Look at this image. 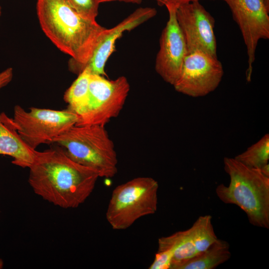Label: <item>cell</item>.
Here are the masks:
<instances>
[{
  "label": "cell",
  "mask_w": 269,
  "mask_h": 269,
  "mask_svg": "<svg viewBox=\"0 0 269 269\" xmlns=\"http://www.w3.org/2000/svg\"><path fill=\"white\" fill-rule=\"evenodd\" d=\"M28 169V182L33 192L64 209L83 204L100 177L96 170L73 161L59 146L36 150Z\"/></svg>",
  "instance_id": "cell-1"
},
{
  "label": "cell",
  "mask_w": 269,
  "mask_h": 269,
  "mask_svg": "<svg viewBox=\"0 0 269 269\" xmlns=\"http://www.w3.org/2000/svg\"><path fill=\"white\" fill-rule=\"evenodd\" d=\"M40 26L51 41L69 55L70 71L85 64L105 28L77 13L65 0H37Z\"/></svg>",
  "instance_id": "cell-2"
},
{
  "label": "cell",
  "mask_w": 269,
  "mask_h": 269,
  "mask_svg": "<svg viewBox=\"0 0 269 269\" xmlns=\"http://www.w3.org/2000/svg\"><path fill=\"white\" fill-rule=\"evenodd\" d=\"M230 177L228 186L222 183L215 192L225 204H235L246 214L252 225L269 228V177L259 169L249 167L235 158H224Z\"/></svg>",
  "instance_id": "cell-3"
},
{
  "label": "cell",
  "mask_w": 269,
  "mask_h": 269,
  "mask_svg": "<svg viewBox=\"0 0 269 269\" xmlns=\"http://www.w3.org/2000/svg\"><path fill=\"white\" fill-rule=\"evenodd\" d=\"M52 143L62 147L73 161L96 170L100 177L111 178L117 173L115 145L105 126L74 125Z\"/></svg>",
  "instance_id": "cell-4"
},
{
  "label": "cell",
  "mask_w": 269,
  "mask_h": 269,
  "mask_svg": "<svg viewBox=\"0 0 269 269\" xmlns=\"http://www.w3.org/2000/svg\"><path fill=\"white\" fill-rule=\"evenodd\" d=\"M158 183L149 177H138L113 191L106 219L116 230H125L139 218L154 214L157 208Z\"/></svg>",
  "instance_id": "cell-5"
},
{
  "label": "cell",
  "mask_w": 269,
  "mask_h": 269,
  "mask_svg": "<svg viewBox=\"0 0 269 269\" xmlns=\"http://www.w3.org/2000/svg\"><path fill=\"white\" fill-rule=\"evenodd\" d=\"M3 114V113H2ZM4 120L30 148L36 150L40 144H49L78 121L74 112L31 107L28 111L22 107H14L13 116L3 114Z\"/></svg>",
  "instance_id": "cell-6"
},
{
  "label": "cell",
  "mask_w": 269,
  "mask_h": 269,
  "mask_svg": "<svg viewBox=\"0 0 269 269\" xmlns=\"http://www.w3.org/2000/svg\"><path fill=\"white\" fill-rule=\"evenodd\" d=\"M130 90V84L125 76L109 80L101 75L91 74L88 97L76 113L78 121L75 125L105 126L119 115Z\"/></svg>",
  "instance_id": "cell-7"
},
{
  "label": "cell",
  "mask_w": 269,
  "mask_h": 269,
  "mask_svg": "<svg viewBox=\"0 0 269 269\" xmlns=\"http://www.w3.org/2000/svg\"><path fill=\"white\" fill-rule=\"evenodd\" d=\"M223 75V67L217 56L195 51L186 56L180 76L173 86L183 94L203 97L217 88Z\"/></svg>",
  "instance_id": "cell-8"
},
{
  "label": "cell",
  "mask_w": 269,
  "mask_h": 269,
  "mask_svg": "<svg viewBox=\"0 0 269 269\" xmlns=\"http://www.w3.org/2000/svg\"><path fill=\"white\" fill-rule=\"evenodd\" d=\"M228 5L247 48L246 78L251 81L256 51L261 39L269 38V12L261 0H222Z\"/></svg>",
  "instance_id": "cell-9"
},
{
  "label": "cell",
  "mask_w": 269,
  "mask_h": 269,
  "mask_svg": "<svg viewBox=\"0 0 269 269\" xmlns=\"http://www.w3.org/2000/svg\"><path fill=\"white\" fill-rule=\"evenodd\" d=\"M176 17L188 53L200 50L217 56L215 20L200 1L180 6L176 10Z\"/></svg>",
  "instance_id": "cell-10"
},
{
  "label": "cell",
  "mask_w": 269,
  "mask_h": 269,
  "mask_svg": "<svg viewBox=\"0 0 269 269\" xmlns=\"http://www.w3.org/2000/svg\"><path fill=\"white\" fill-rule=\"evenodd\" d=\"M156 13V9L153 7H139L116 26L110 29L105 28L99 36L88 60L71 72L78 75L84 69H87L91 74L106 76L105 67L109 58L115 50L117 39L125 31L135 28L154 17Z\"/></svg>",
  "instance_id": "cell-11"
},
{
  "label": "cell",
  "mask_w": 269,
  "mask_h": 269,
  "mask_svg": "<svg viewBox=\"0 0 269 269\" xmlns=\"http://www.w3.org/2000/svg\"><path fill=\"white\" fill-rule=\"evenodd\" d=\"M167 10L168 19L160 37L155 69L166 83L173 85L180 76L188 52L184 37L176 20V10Z\"/></svg>",
  "instance_id": "cell-12"
},
{
  "label": "cell",
  "mask_w": 269,
  "mask_h": 269,
  "mask_svg": "<svg viewBox=\"0 0 269 269\" xmlns=\"http://www.w3.org/2000/svg\"><path fill=\"white\" fill-rule=\"evenodd\" d=\"M36 150L28 147L0 114V154L13 158L12 163L28 168L34 161Z\"/></svg>",
  "instance_id": "cell-13"
},
{
  "label": "cell",
  "mask_w": 269,
  "mask_h": 269,
  "mask_svg": "<svg viewBox=\"0 0 269 269\" xmlns=\"http://www.w3.org/2000/svg\"><path fill=\"white\" fill-rule=\"evenodd\" d=\"M231 257L229 244L218 239L207 249L179 265L176 269H214Z\"/></svg>",
  "instance_id": "cell-14"
},
{
  "label": "cell",
  "mask_w": 269,
  "mask_h": 269,
  "mask_svg": "<svg viewBox=\"0 0 269 269\" xmlns=\"http://www.w3.org/2000/svg\"><path fill=\"white\" fill-rule=\"evenodd\" d=\"M158 250L172 249L173 255L170 269H176L182 264L197 255V253L188 230L178 231L158 239Z\"/></svg>",
  "instance_id": "cell-15"
},
{
  "label": "cell",
  "mask_w": 269,
  "mask_h": 269,
  "mask_svg": "<svg viewBox=\"0 0 269 269\" xmlns=\"http://www.w3.org/2000/svg\"><path fill=\"white\" fill-rule=\"evenodd\" d=\"M188 230L189 236L198 253L207 249L218 239L209 215L200 216Z\"/></svg>",
  "instance_id": "cell-16"
},
{
  "label": "cell",
  "mask_w": 269,
  "mask_h": 269,
  "mask_svg": "<svg viewBox=\"0 0 269 269\" xmlns=\"http://www.w3.org/2000/svg\"><path fill=\"white\" fill-rule=\"evenodd\" d=\"M91 73L84 69L65 91L63 99L68 109L76 113L86 103L89 95Z\"/></svg>",
  "instance_id": "cell-17"
},
{
  "label": "cell",
  "mask_w": 269,
  "mask_h": 269,
  "mask_svg": "<svg viewBox=\"0 0 269 269\" xmlns=\"http://www.w3.org/2000/svg\"><path fill=\"white\" fill-rule=\"evenodd\" d=\"M234 158L245 165L252 168L260 169L269 163V134H266L258 141Z\"/></svg>",
  "instance_id": "cell-18"
},
{
  "label": "cell",
  "mask_w": 269,
  "mask_h": 269,
  "mask_svg": "<svg viewBox=\"0 0 269 269\" xmlns=\"http://www.w3.org/2000/svg\"><path fill=\"white\" fill-rule=\"evenodd\" d=\"M69 5L82 16L96 20L100 4L99 0H65Z\"/></svg>",
  "instance_id": "cell-19"
},
{
  "label": "cell",
  "mask_w": 269,
  "mask_h": 269,
  "mask_svg": "<svg viewBox=\"0 0 269 269\" xmlns=\"http://www.w3.org/2000/svg\"><path fill=\"white\" fill-rule=\"evenodd\" d=\"M173 255L172 249L158 250L149 269H170Z\"/></svg>",
  "instance_id": "cell-20"
},
{
  "label": "cell",
  "mask_w": 269,
  "mask_h": 269,
  "mask_svg": "<svg viewBox=\"0 0 269 269\" xmlns=\"http://www.w3.org/2000/svg\"><path fill=\"white\" fill-rule=\"evenodd\" d=\"M160 6H164L167 9L176 10L180 6L188 3L200 1L201 0H154Z\"/></svg>",
  "instance_id": "cell-21"
},
{
  "label": "cell",
  "mask_w": 269,
  "mask_h": 269,
  "mask_svg": "<svg viewBox=\"0 0 269 269\" xmlns=\"http://www.w3.org/2000/svg\"><path fill=\"white\" fill-rule=\"evenodd\" d=\"M113 1H121L126 2H131V3H133L140 4L142 0H99V1L100 3L102 2Z\"/></svg>",
  "instance_id": "cell-22"
},
{
  "label": "cell",
  "mask_w": 269,
  "mask_h": 269,
  "mask_svg": "<svg viewBox=\"0 0 269 269\" xmlns=\"http://www.w3.org/2000/svg\"><path fill=\"white\" fill-rule=\"evenodd\" d=\"M262 173L265 176L269 177V164H266L259 169Z\"/></svg>",
  "instance_id": "cell-23"
},
{
  "label": "cell",
  "mask_w": 269,
  "mask_h": 269,
  "mask_svg": "<svg viewBox=\"0 0 269 269\" xmlns=\"http://www.w3.org/2000/svg\"><path fill=\"white\" fill-rule=\"evenodd\" d=\"M261 1L267 11L269 12V0H261Z\"/></svg>",
  "instance_id": "cell-24"
},
{
  "label": "cell",
  "mask_w": 269,
  "mask_h": 269,
  "mask_svg": "<svg viewBox=\"0 0 269 269\" xmlns=\"http://www.w3.org/2000/svg\"><path fill=\"white\" fill-rule=\"evenodd\" d=\"M1 7L0 6V16L1 15Z\"/></svg>",
  "instance_id": "cell-25"
}]
</instances>
